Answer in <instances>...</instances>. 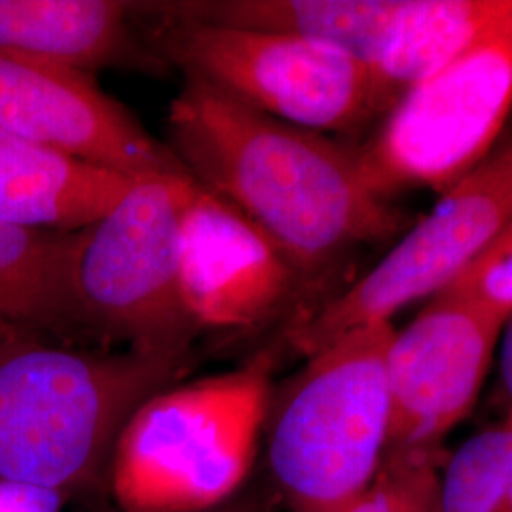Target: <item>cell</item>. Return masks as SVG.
<instances>
[{
    "mask_svg": "<svg viewBox=\"0 0 512 512\" xmlns=\"http://www.w3.org/2000/svg\"><path fill=\"white\" fill-rule=\"evenodd\" d=\"M165 145L300 279L401 226L399 213L365 183L357 147L251 109L194 76H184L169 105Z\"/></svg>",
    "mask_w": 512,
    "mask_h": 512,
    "instance_id": "6da1fadb",
    "label": "cell"
},
{
    "mask_svg": "<svg viewBox=\"0 0 512 512\" xmlns=\"http://www.w3.org/2000/svg\"><path fill=\"white\" fill-rule=\"evenodd\" d=\"M196 353L0 342V482L65 501L107 495L114 446L139 404L186 380Z\"/></svg>",
    "mask_w": 512,
    "mask_h": 512,
    "instance_id": "7a4b0ae2",
    "label": "cell"
},
{
    "mask_svg": "<svg viewBox=\"0 0 512 512\" xmlns=\"http://www.w3.org/2000/svg\"><path fill=\"white\" fill-rule=\"evenodd\" d=\"M275 355L169 385L137 406L110 458L118 512H202L243 492L274 389Z\"/></svg>",
    "mask_w": 512,
    "mask_h": 512,
    "instance_id": "3957f363",
    "label": "cell"
},
{
    "mask_svg": "<svg viewBox=\"0 0 512 512\" xmlns=\"http://www.w3.org/2000/svg\"><path fill=\"white\" fill-rule=\"evenodd\" d=\"M391 323L348 332L274 385L262 427L264 471L289 512H334L365 492L389 444Z\"/></svg>",
    "mask_w": 512,
    "mask_h": 512,
    "instance_id": "277c9868",
    "label": "cell"
},
{
    "mask_svg": "<svg viewBox=\"0 0 512 512\" xmlns=\"http://www.w3.org/2000/svg\"><path fill=\"white\" fill-rule=\"evenodd\" d=\"M148 19L141 35L169 69L298 128L355 133L397 105L370 69L319 42L188 19Z\"/></svg>",
    "mask_w": 512,
    "mask_h": 512,
    "instance_id": "5b68a950",
    "label": "cell"
},
{
    "mask_svg": "<svg viewBox=\"0 0 512 512\" xmlns=\"http://www.w3.org/2000/svg\"><path fill=\"white\" fill-rule=\"evenodd\" d=\"M192 177L139 179L80 230L76 291L97 348L196 353L202 334L184 310L179 230Z\"/></svg>",
    "mask_w": 512,
    "mask_h": 512,
    "instance_id": "8992f818",
    "label": "cell"
},
{
    "mask_svg": "<svg viewBox=\"0 0 512 512\" xmlns=\"http://www.w3.org/2000/svg\"><path fill=\"white\" fill-rule=\"evenodd\" d=\"M512 110V0L461 54L389 110L357 147L368 188L385 202L408 190L444 194L501 141Z\"/></svg>",
    "mask_w": 512,
    "mask_h": 512,
    "instance_id": "52a82bcc",
    "label": "cell"
},
{
    "mask_svg": "<svg viewBox=\"0 0 512 512\" xmlns=\"http://www.w3.org/2000/svg\"><path fill=\"white\" fill-rule=\"evenodd\" d=\"M511 220L512 133L368 274L296 321L287 344L310 357L348 332L391 323L404 308L446 291Z\"/></svg>",
    "mask_w": 512,
    "mask_h": 512,
    "instance_id": "ba28073f",
    "label": "cell"
},
{
    "mask_svg": "<svg viewBox=\"0 0 512 512\" xmlns=\"http://www.w3.org/2000/svg\"><path fill=\"white\" fill-rule=\"evenodd\" d=\"M507 319L456 293L437 294L387 349V452L440 450L475 408Z\"/></svg>",
    "mask_w": 512,
    "mask_h": 512,
    "instance_id": "9c48e42d",
    "label": "cell"
},
{
    "mask_svg": "<svg viewBox=\"0 0 512 512\" xmlns=\"http://www.w3.org/2000/svg\"><path fill=\"white\" fill-rule=\"evenodd\" d=\"M0 128L129 179L190 177L95 76L0 50Z\"/></svg>",
    "mask_w": 512,
    "mask_h": 512,
    "instance_id": "30bf717a",
    "label": "cell"
},
{
    "mask_svg": "<svg viewBox=\"0 0 512 512\" xmlns=\"http://www.w3.org/2000/svg\"><path fill=\"white\" fill-rule=\"evenodd\" d=\"M300 277L268 238L192 183L179 230V287L200 332H251L293 302Z\"/></svg>",
    "mask_w": 512,
    "mask_h": 512,
    "instance_id": "8fae6325",
    "label": "cell"
},
{
    "mask_svg": "<svg viewBox=\"0 0 512 512\" xmlns=\"http://www.w3.org/2000/svg\"><path fill=\"white\" fill-rule=\"evenodd\" d=\"M133 2L0 0V50L78 73H167L133 25Z\"/></svg>",
    "mask_w": 512,
    "mask_h": 512,
    "instance_id": "7c38bea8",
    "label": "cell"
},
{
    "mask_svg": "<svg viewBox=\"0 0 512 512\" xmlns=\"http://www.w3.org/2000/svg\"><path fill=\"white\" fill-rule=\"evenodd\" d=\"M80 230L0 222V323L97 348L76 291Z\"/></svg>",
    "mask_w": 512,
    "mask_h": 512,
    "instance_id": "4fadbf2b",
    "label": "cell"
},
{
    "mask_svg": "<svg viewBox=\"0 0 512 512\" xmlns=\"http://www.w3.org/2000/svg\"><path fill=\"white\" fill-rule=\"evenodd\" d=\"M137 181L0 128V222L76 232L109 213Z\"/></svg>",
    "mask_w": 512,
    "mask_h": 512,
    "instance_id": "5bb4252c",
    "label": "cell"
},
{
    "mask_svg": "<svg viewBox=\"0 0 512 512\" xmlns=\"http://www.w3.org/2000/svg\"><path fill=\"white\" fill-rule=\"evenodd\" d=\"M512 465V421L465 440L440 467L435 512H503Z\"/></svg>",
    "mask_w": 512,
    "mask_h": 512,
    "instance_id": "9a60e30c",
    "label": "cell"
},
{
    "mask_svg": "<svg viewBox=\"0 0 512 512\" xmlns=\"http://www.w3.org/2000/svg\"><path fill=\"white\" fill-rule=\"evenodd\" d=\"M442 450L387 452L376 480L334 512H435Z\"/></svg>",
    "mask_w": 512,
    "mask_h": 512,
    "instance_id": "2e32d148",
    "label": "cell"
},
{
    "mask_svg": "<svg viewBox=\"0 0 512 512\" xmlns=\"http://www.w3.org/2000/svg\"><path fill=\"white\" fill-rule=\"evenodd\" d=\"M446 291L471 298L509 319L512 313V220L486 253L478 256Z\"/></svg>",
    "mask_w": 512,
    "mask_h": 512,
    "instance_id": "e0dca14e",
    "label": "cell"
},
{
    "mask_svg": "<svg viewBox=\"0 0 512 512\" xmlns=\"http://www.w3.org/2000/svg\"><path fill=\"white\" fill-rule=\"evenodd\" d=\"M65 503L57 494L0 482V512H61Z\"/></svg>",
    "mask_w": 512,
    "mask_h": 512,
    "instance_id": "ac0fdd59",
    "label": "cell"
},
{
    "mask_svg": "<svg viewBox=\"0 0 512 512\" xmlns=\"http://www.w3.org/2000/svg\"><path fill=\"white\" fill-rule=\"evenodd\" d=\"M499 366H501V382H503V393L507 399V416L505 420L512 421V313L501 332V355H499Z\"/></svg>",
    "mask_w": 512,
    "mask_h": 512,
    "instance_id": "d6986e66",
    "label": "cell"
},
{
    "mask_svg": "<svg viewBox=\"0 0 512 512\" xmlns=\"http://www.w3.org/2000/svg\"><path fill=\"white\" fill-rule=\"evenodd\" d=\"M118 512V511H114ZM202 512H268L266 511V507L262 505V501L260 499H256V497H251L249 494H243V492H239L236 497H232L230 501H226V503H222V505H217V507H213V509H207V511Z\"/></svg>",
    "mask_w": 512,
    "mask_h": 512,
    "instance_id": "ffe728a7",
    "label": "cell"
},
{
    "mask_svg": "<svg viewBox=\"0 0 512 512\" xmlns=\"http://www.w3.org/2000/svg\"><path fill=\"white\" fill-rule=\"evenodd\" d=\"M503 512H512V465L509 484H507V494H505V503H503Z\"/></svg>",
    "mask_w": 512,
    "mask_h": 512,
    "instance_id": "44dd1931",
    "label": "cell"
},
{
    "mask_svg": "<svg viewBox=\"0 0 512 512\" xmlns=\"http://www.w3.org/2000/svg\"><path fill=\"white\" fill-rule=\"evenodd\" d=\"M18 332H21V330L10 329V327H6V325L0 323V342L6 340V338H10V336H14V334H18ZM25 332H27V330H25Z\"/></svg>",
    "mask_w": 512,
    "mask_h": 512,
    "instance_id": "7402d4cb",
    "label": "cell"
}]
</instances>
